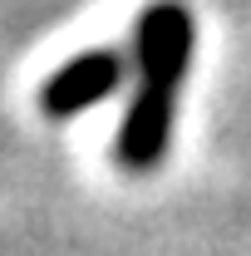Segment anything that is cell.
Wrapping results in <instances>:
<instances>
[{"instance_id":"6da1fadb","label":"cell","mask_w":251,"mask_h":256,"mask_svg":"<svg viewBox=\"0 0 251 256\" xmlns=\"http://www.w3.org/2000/svg\"><path fill=\"white\" fill-rule=\"evenodd\" d=\"M197 44V20L182 0H153L138 25H133V64H138V84L153 89H182Z\"/></svg>"},{"instance_id":"7a4b0ae2","label":"cell","mask_w":251,"mask_h":256,"mask_svg":"<svg viewBox=\"0 0 251 256\" xmlns=\"http://www.w3.org/2000/svg\"><path fill=\"white\" fill-rule=\"evenodd\" d=\"M172 128H178V94L138 84L114 133V162L124 172H153L172 148Z\"/></svg>"},{"instance_id":"3957f363","label":"cell","mask_w":251,"mask_h":256,"mask_svg":"<svg viewBox=\"0 0 251 256\" xmlns=\"http://www.w3.org/2000/svg\"><path fill=\"white\" fill-rule=\"evenodd\" d=\"M128 74V60L118 50H84L74 60H64L44 84H40V114L44 118H74L84 108H94L124 84Z\"/></svg>"}]
</instances>
